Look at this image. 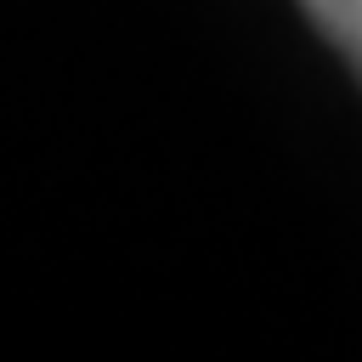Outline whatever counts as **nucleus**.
Returning <instances> with one entry per match:
<instances>
[{
	"label": "nucleus",
	"instance_id": "1",
	"mask_svg": "<svg viewBox=\"0 0 362 362\" xmlns=\"http://www.w3.org/2000/svg\"><path fill=\"white\" fill-rule=\"evenodd\" d=\"M300 6L322 28V40L351 62V74L362 79V0H300Z\"/></svg>",
	"mask_w": 362,
	"mask_h": 362
}]
</instances>
